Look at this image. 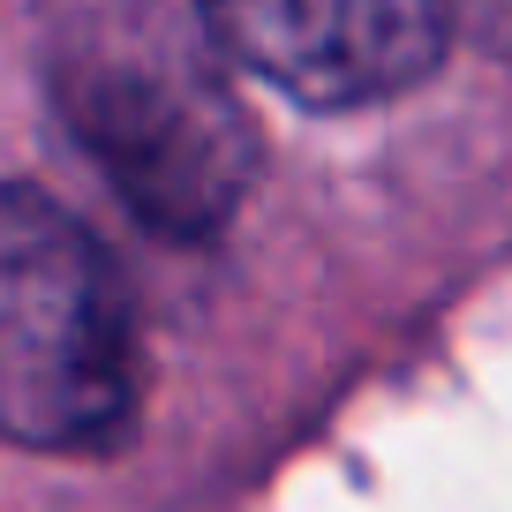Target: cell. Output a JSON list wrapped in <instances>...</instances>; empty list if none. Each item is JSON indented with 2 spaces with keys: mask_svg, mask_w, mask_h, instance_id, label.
<instances>
[{
  "mask_svg": "<svg viewBox=\"0 0 512 512\" xmlns=\"http://www.w3.org/2000/svg\"><path fill=\"white\" fill-rule=\"evenodd\" d=\"M144 339L113 249L31 181H0V437L113 452L136 430Z\"/></svg>",
  "mask_w": 512,
  "mask_h": 512,
  "instance_id": "cell-2",
  "label": "cell"
},
{
  "mask_svg": "<svg viewBox=\"0 0 512 512\" xmlns=\"http://www.w3.org/2000/svg\"><path fill=\"white\" fill-rule=\"evenodd\" d=\"M38 76L128 219L211 241L256 181V128L234 61L196 0H38Z\"/></svg>",
  "mask_w": 512,
  "mask_h": 512,
  "instance_id": "cell-1",
  "label": "cell"
},
{
  "mask_svg": "<svg viewBox=\"0 0 512 512\" xmlns=\"http://www.w3.org/2000/svg\"><path fill=\"white\" fill-rule=\"evenodd\" d=\"M226 61L317 113L377 106L437 76L452 0H196Z\"/></svg>",
  "mask_w": 512,
  "mask_h": 512,
  "instance_id": "cell-3",
  "label": "cell"
}]
</instances>
